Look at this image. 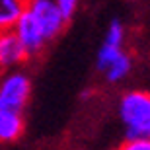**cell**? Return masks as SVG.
Returning a JSON list of instances; mask_svg holds the SVG:
<instances>
[{
	"instance_id": "1",
	"label": "cell",
	"mask_w": 150,
	"mask_h": 150,
	"mask_svg": "<svg viewBox=\"0 0 150 150\" xmlns=\"http://www.w3.org/2000/svg\"><path fill=\"white\" fill-rule=\"evenodd\" d=\"M117 113L129 139L150 137V92L131 90L119 98Z\"/></svg>"
},
{
	"instance_id": "2",
	"label": "cell",
	"mask_w": 150,
	"mask_h": 150,
	"mask_svg": "<svg viewBox=\"0 0 150 150\" xmlns=\"http://www.w3.org/2000/svg\"><path fill=\"white\" fill-rule=\"evenodd\" d=\"M31 96V78L23 70H6L0 82V111L23 113Z\"/></svg>"
},
{
	"instance_id": "3",
	"label": "cell",
	"mask_w": 150,
	"mask_h": 150,
	"mask_svg": "<svg viewBox=\"0 0 150 150\" xmlns=\"http://www.w3.org/2000/svg\"><path fill=\"white\" fill-rule=\"evenodd\" d=\"M25 10L35 20V23L41 29L47 43L55 41L62 33V29L68 22V18L64 16L61 6L57 4V0H28Z\"/></svg>"
},
{
	"instance_id": "4",
	"label": "cell",
	"mask_w": 150,
	"mask_h": 150,
	"mask_svg": "<svg viewBox=\"0 0 150 150\" xmlns=\"http://www.w3.org/2000/svg\"><path fill=\"white\" fill-rule=\"evenodd\" d=\"M29 59L25 45L20 41L14 29H0V67L2 70H12Z\"/></svg>"
},
{
	"instance_id": "5",
	"label": "cell",
	"mask_w": 150,
	"mask_h": 150,
	"mask_svg": "<svg viewBox=\"0 0 150 150\" xmlns=\"http://www.w3.org/2000/svg\"><path fill=\"white\" fill-rule=\"evenodd\" d=\"M14 31H16V35L20 37V41L25 45L29 57L39 55V53L45 49V45H49L47 41H45L41 29L37 28L35 20L31 18V14H29L28 10L23 12V16L20 18V22L14 25Z\"/></svg>"
},
{
	"instance_id": "6",
	"label": "cell",
	"mask_w": 150,
	"mask_h": 150,
	"mask_svg": "<svg viewBox=\"0 0 150 150\" xmlns=\"http://www.w3.org/2000/svg\"><path fill=\"white\" fill-rule=\"evenodd\" d=\"M23 117L16 111H0V140L14 142L23 134Z\"/></svg>"
},
{
	"instance_id": "7",
	"label": "cell",
	"mask_w": 150,
	"mask_h": 150,
	"mask_svg": "<svg viewBox=\"0 0 150 150\" xmlns=\"http://www.w3.org/2000/svg\"><path fill=\"white\" fill-rule=\"evenodd\" d=\"M28 8V0H0V29H14Z\"/></svg>"
},
{
	"instance_id": "8",
	"label": "cell",
	"mask_w": 150,
	"mask_h": 150,
	"mask_svg": "<svg viewBox=\"0 0 150 150\" xmlns=\"http://www.w3.org/2000/svg\"><path fill=\"white\" fill-rule=\"evenodd\" d=\"M125 49L123 47H115V45H109V43H101L100 51H98V57H96V67L101 74H105L109 68L115 64L119 59L123 57Z\"/></svg>"
},
{
	"instance_id": "9",
	"label": "cell",
	"mask_w": 150,
	"mask_h": 150,
	"mask_svg": "<svg viewBox=\"0 0 150 150\" xmlns=\"http://www.w3.org/2000/svg\"><path fill=\"white\" fill-rule=\"evenodd\" d=\"M103 43L123 47V43H125V25L121 23V20H111V23L105 29V35H103Z\"/></svg>"
},
{
	"instance_id": "10",
	"label": "cell",
	"mask_w": 150,
	"mask_h": 150,
	"mask_svg": "<svg viewBox=\"0 0 150 150\" xmlns=\"http://www.w3.org/2000/svg\"><path fill=\"white\" fill-rule=\"evenodd\" d=\"M113 150H150V137H139V139H129L127 137Z\"/></svg>"
},
{
	"instance_id": "11",
	"label": "cell",
	"mask_w": 150,
	"mask_h": 150,
	"mask_svg": "<svg viewBox=\"0 0 150 150\" xmlns=\"http://www.w3.org/2000/svg\"><path fill=\"white\" fill-rule=\"evenodd\" d=\"M78 2L80 0H57V4L61 6V10L64 12V16L70 20L74 16V12L78 10Z\"/></svg>"
}]
</instances>
